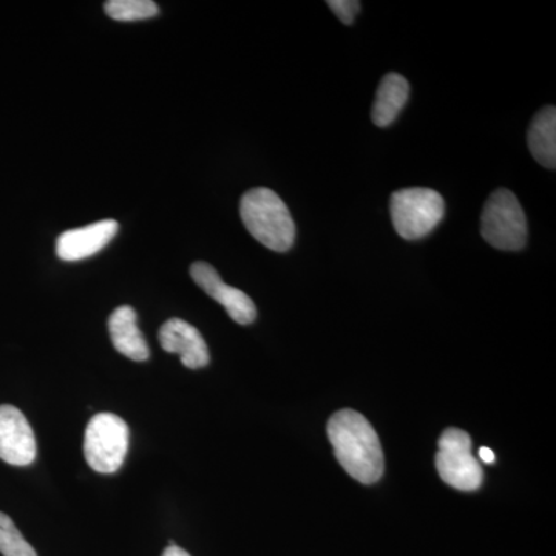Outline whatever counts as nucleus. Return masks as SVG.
I'll return each instance as SVG.
<instances>
[{
  "mask_svg": "<svg viewBox=\"0 0 556 556\" xmlns=\"http://www.w3.org/2000/svg\"><path fill=\"white\" fill-rule=\"evenodd\" d=\"M328 437L340 466L362 484H375L383 475V452L375 428L354 409L336 413L328 422Z\"/></svg>",
  "mask_w": 556,
  "mask_h": 556,
  "instance_id": "obj_1",
  "label": "nucleus"
},
{
  "mask_svg": "<svg viewBox=\"0 0 556 556\" xmlns=\"http://www.w3.org/2000/svg\"><path fill=\"white\" fill-rule=\"evenodd\" d=\"M240 215L248 232L263 247L276 252H287L294 247V219L285 201L274 190H248L241 197Z\"/></svg>",
  "mask_w": 556,
  "mask_h": 556,
  "instance_id": "obj_2",
  "label": "nucleus"
},
{
  "mask_svg": "<svg viewBox=\"0 0 556 556\" xmlns=\"http://www.w3.org/2000/svg\"><path fill=\"white\" fill-rule=\"evenodd\" d=\"M391 219L404 240L416 241L433 232L445 214V201L433 189H401L391 195Z\"/></svg>",
  "mask_w": 556,
  "mask_h": 556,
  "instance_id": "obj_3",
  "label": "nucleus"
},
{
  "mask_svg": "<svg viewBox=\"0 0 556 556\" xmlns=\"http://www.w3.org/2000/svg\"><path fill=\"white\" fill-rule=\"evenodd\" d=\"M129 452V427L113 413L91 417L84 438V456L98 473H115Z\"/></svg>",
  "mask_w": 556,
  "mask_h": 556,
  "instance_id": "obj_4",
  "label": "nucleus"
},
{
  "mask_svg": "<svg viewBox=\"0 0 556 556\" xmlns=\"http://www.w3.org/2000/svg\"><path fill=\"white\" fill-rule=\"evenodd\" d=\"M481 232L486 243L501 251H519L526 247V214L514 192L497 189L490 195L482 211Z\"/></svg>",
  "mask_w": 556,
  "mask_h": 556,
  "instance_id": "obj_5",
  "label": "nucleus"
},
{
  "mask_svg": "<svg viewBox=\"0 0 556 556\" xmlns=\"http://www.w3.org/2000/svg\"><path fill=\"white\" fill-rule=\"evenodd\" d=\"M437 468L442 481L463 492L478 490L484 479L481 464L471 453V439L459 428H448L438 442Z\"/></svg>",
  "mask_w": 556,
  "mask_h": 556,
  "instance_id": "obj_6",
  "label": "nucleus"
},
{
  "mask_svg": "<svg viewBox=\"0 0 556 556\" xmlns=\"http://www.w3.org/2000/svg\"><path fill=\"white\" fill-rule=\"evenodd\" d=\"M36 452L35 433L24 413L13 405H0V459L10 466H30Z\"/></svg>",
  "mask_w": 556,
  "mask_h": 556,
  "instance_id": "obj_7",
  "label": "nucleus"
},
{
  "mask_svg": "<svg viewBox=\"0 0 556 556\" xmlns=\"http://www.w3.org/2000/svg\"><path fill=\"white\" fill-rule=\"evenodd\" d=\"M190 276L204 292L218 302L233 321L240 325L254 324L257 318V308L249 295L240 289L229 287L222 280L214 266L208 263L197 262L190 266Z\"/></svg>",
  "mask_w": 556,
  "mask_h": 556,
  "instance_id": "obj_8",
  "label": "nucleus"
},
{
  "mask_svg": "<svg viewBox=\"0 0 556 556\" xmlns=\"http://www.w3.org/2000/svg\"><path fill=\"white\" fill-rule=\"evenodd\" d=\"M160 345L170 354H178L186 368H204L211 361L208 348L199 329L181 318H170L160 329Z\"/></svg>",
  "mask_w": 556,
  "mask_h": 556,
  "instance_id": "obj_9",
  "label": "nucleus"
},
{
  "mask_svg": "<svg viewBox=\"0 0 556 556\" xmlns=\"http://www.w3.org/2000/svg\"><path fill=\"white\" fill-rule=\"evenodd\" d=\"M115 219H102L86 228L72 229L62 233L56 241L58 257L64 262H78L102 251L118 233Z\"/></svg>",
  "mask_w": 556,
  "mask_h": 556,
  "instance_id": "obj_10",
  "label": "nucleus"
},
{
  "mask_svg": "<svg viewBox=\"0 0 556 556\" xmlns=\"http://www.w3.org/2000/svg\"><path fill=\"white\" fill-rule=\"evenodd\" d=\"M138 316L130 306H119L109 318V332L113 346L123 356L135 362H144L150 357V350L144 336L138 328Z\"/></svg>",
  "mask_w": 556,
  "mask_h": 556,
  "instance_id": "obj_11",
  "label": "nucleus"
},
{
  "mask_svg": "<svg viewBox=\"0 0 556 556\" xmlns=\"http://www.w3.org/2000/svg\"><path fill=\"white\" fill-rule=\"evenodd\" d=\"M408 97V80L399 73H388L376 91V101L371 112L372 123L378 127L391 126L404 105L407 104Z\"/></svg>",
  "mask_w": 556,
  "mask_h": 556,
  "instance_id": "obj_12",
  "label": "nucleus"
},
{
  "mask_svg": "<svg viewBox=\"0 0 556 556\" xmlns=\"http://www.w3.org/2000/svg\"><path fill=\"white\" fill-rule=\"evenodd\" d=\"M529 149L532 152L533 159L547 167V169H555L556 166V110L548 108L541 110L536 113L532 124H530L529 135Z\"/></svg>",
  "mask_w": 556,
  "mask_h": 556,
  "instance_id": "obj_13",
  "label": "nucleus"
},
{
  "mask_svg": "<svg viewBox=\"0 0 556 556\" xmlns=\"http://www.w3.org/2000/svg\"><path fill=\"white\" fill-rule=\"evenodd\" d=\"M159 5L152 0H109L105 2V13L112 20L121 22L142 21L155 17Z\"/></svg>",
  "mask_w": 556,
  "mask_h": 556,
  "instance_id": "obj_14",
  "label": "nucleus"
},
{
  "mask_svg": "<svg viewBox=\"0 0 556 556\" xmlns=\"http://www.w3.org/2000/svg\"><path fill=\"white\" fill-rule=\"evenodd\" d=\"M0 554L3 556H38L35 548L22 536L9 515L0 511Z\"/></svg>",
  "mask_w": 556,
  "mask_h": 556,
  "instance_id": "obj_15",
  "label": "nucleus"
},
{
  "mask_svg": "<svg viewBox=\"0 0 556 556\" xmlns=\"http://www.w3.org/2000/svg\"><path fill=\"white\" fill-rule=\"evenodd\" d=\"M328 7L338 16V20L345 25L353 24L358 11H361V2H357V0H329Z\"/></svg>",
  "mask_w": 556,
  "mask_h": 556,
  "instance_id": "obj_16",
  "label": "nucleus"
},
{
  "mask_svg": "<svg viewBox=\"0 0 556 556\" xmlns=\"http://www.w3.org/2000/svg\"><path fill=\"white\" fill-rule=\"evenodd\" d=\"M161 556H190L188 552L185 551V548L178 547V546H169L166 548V551L163 552V555Z\"/></svg>",
  "mask_w": 556,
  "mask_h": 556,
  "instance_id": "obj_17",
  "label": "nucleus"
},
{
  "mask_svg": "<svg viewBox=\"0 0 556 556\" xmlns=\"http://www.w3.org/2000/svg\"><path fill=\"white\" fill-rule=\"evenodd\" d=\"M479 457H481L482 460H484L485 464H493L495 463V453L492 452L490 448L482 447L479 450Z\"/></svg>",
  "mask_w": 556,
  "mask_h": 556,
  "instance_id": "obj_18",
  "label": "nucleus"
}]
</instances>
